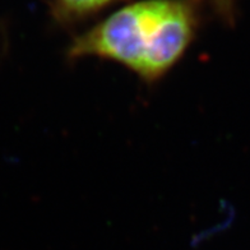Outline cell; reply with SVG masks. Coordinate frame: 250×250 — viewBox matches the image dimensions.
I'll return each instance as SVG.
<instances>
[{
	"label": "cell",
	"instance_id": "1",
	"mask_svg": "<svg viewBox=\"0 0 250 250\" xmlns=\"http://www.w3.org/2000/svg\"><path fill=\"white\" fill-rule=\"evenodd\" d=\"M206 0H141L110 14L68 47L70 60L118 62L155 83L184 56L202 24Z\"/></svg>",
	"mask_w": 250,
	"mask_h": 250
},
{
	"label": "cell",
	"instance_id": "3",
	"mask_svg": "<svg viewBox=\"0 0 250 250\" xmlns=\"http://www.w3.org/2000/svg\"><path fill=\"white\" fill-rule=\"evenodd\" d=\"M212 8L220 20L227 26H232L236 21V0H209Z\"/></svg>",
	"mask_w": 250,
	"mask_h": 250
},
{
	"label": "cell",
	"instance_id": "2",
	"mask_svg": "<svg viewBox=\"0 0 250 250\" xmlns=\"http://www.w3.org/2000/svg\"><path fill=\"white\" fill-rule=\"evenodd\" d=\"M123 0H49L50 14L62 27H74Z\"/></svg>",
	"mask_w": 250,
	"mask_h": 250
}]
</instances>
